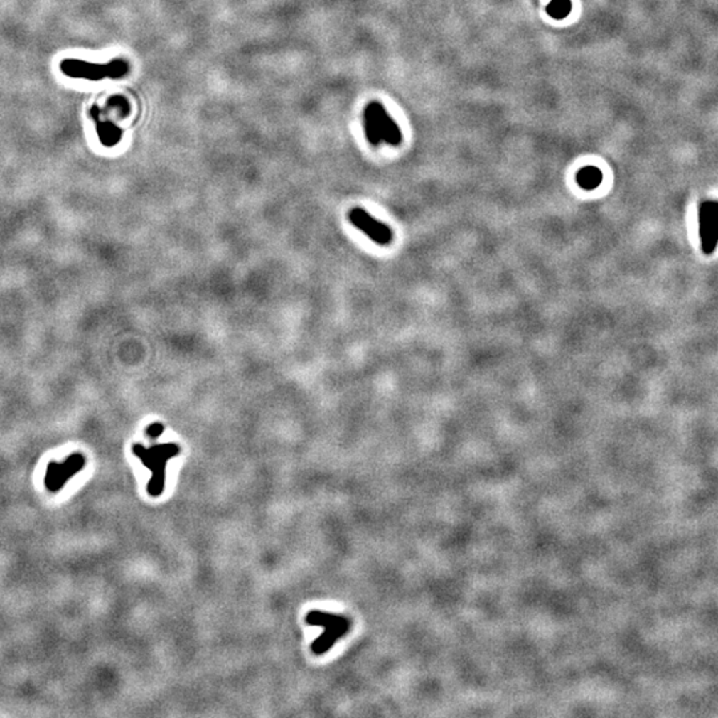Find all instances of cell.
<instances>
[{
    "label": "cell",
    "mask_w": 718,
    "mask_h": 718,
    "mask_svg": "<svg viewBox=\"0 0 718 718\" xmlns=\"http://www.w3.org/2000/svg\"><path fill=\"white\" fill-rule=\"evenodd\" d=\"M132 451L134 456L140 458L144 466L152 472V478L148 483V493L154 498L160 496L164 491L166 463L180 454V447L176 443L154 444L149 449L141 444H134Z\"/></svg>",
    "instance_id": "cell-1"
},
{
    "label": "cell",
    "mask_w": 718,
    "mask_h": 718,
    "mask_svg": "<svg viewBox=\"0 0 718 718\" xmlns=\"http://www.w3.org/2000/svg\"><path fill=\"white\" fill-rule=\"evenodd\" d=\"M63 75L71 79L102 82L104 79H122L128 75L129 64L123 59H113L107 64L85 62L80 59H64L60 63Z\"/></svg>",
    "instance_id": "cell-2"
},
{
    "label": "cell",
    "mask_w": 718,
    "mask_h": 718,
    "mask_svg": "<svg viewBox=\"0 0 718 718\" xmlns=\"http://www.w3.org/2000/svg\"><path fill=\"white\" fill-rule=\"evenodd\" d=\"M363 119L366 137L371 145L378 146L382 141L394 146L400 145L402 141L400 127L391 119L382 104L378 102L368 104L363 112Z\"/></svg>",
    "instance_id": "cell-3"
},
{
    "label": "cell",
    "mask_w": 718,
    "mask_h": 718,
    "mask_svg": "<svg viewBox=\"0 0 718 718\" xmlns=\"http://www.w3.org/2000/svg\"><path fill=\"white\" fill-rule=\"evenodd\" d=\"M309 626H323V635L316 638L311 644V650L316 655H323L331 649L336 641L345 636L350 629V620L343 616L333 615L325 611H311L306 616Z\"/></svg>",
    "instance_id": "cell-4"
},
{
    "label": "cell",
    "mask_w": 718,
    "mask_h": 718,
    "mask_svg": "<svg viewBox=\"0 0 718 718\" xmlns=\"http://www.w3.org/2000/svg\"><path fill=\"white\" fill-rule=\"evenodd\" d=\"M84 466H85V456L80 452L72 454L64 462L50 463L44 478V484L47 490L51 493L60 491L72 476L82 471Z\"/></svg>",
    "instance_id": "cell-5"
},
{
    "label": "cell",
    "mask_w": 718,
    "mask_h": 718,
    "mask_svg": "<svg viewBox=\"0 0 718 718\" xmlns=\"http://www.w3.org/2000/svg\"><path fill=\"white\" fill-rule=\"evenodd\" d=\"M349 220L353 225L358 227L360 232H363L375 244L382 247L391 244L392 232L390 227L369 215L365 209L359 206L353 208L349 212Z\"/></svg>",
    "instance_id": "cell-6"
},
{
    "label": "cell",
    "mask_w": 718,
    "mask_h": 718,
    "mask_svg": "<svg viewBox=\"0 0 718 718\" xmlns=\"http://www.w3.org/2000/svg\"><path fill=\"white\" fill-rule=\"evenodd\" d=\"M91 116H92L93 122H95V127H96V132H97V136H99V140H100V143L103 144L104 146L112 148L114 145L120 143V140L123 137V131L116 124L112 123L111 120L103 119L102 117V112H100V109H99L97 105H95L92 109H91Z\"/></svg>",
    "instance_id": "cell-7"
},
{
    "label": "cell",
    "mask_w": 718,
    "mask_h": 718,
    "mask_svg": "<svg viewBox=\"0 0 718 718\" xmlns=\"http://www.w3.org/2000/svg\"><path fill=\"white\" fill-rule=\"evenodd\" d=\"M576 181L585 191H594L603 181V173L596 166H585L576 175Z\"/></svg>",
    "instance_id": "cell-8"
},
{
    "label": "cell",
    "mask_w": 718,
    "mask_h": 718,
    "mask_svg": "<svg viewBox=\"0 0 718 718\" xmlns=\"http://www.w3.org/2000/svg\"><path fill=\"white\" fill-rule=\"evenodd\" d=\"M571 10H572L571 0H551L547 7V12L550 14V16L559 21L567 18Z\"/></svg>",
    "instance_id": "cell-9"
},
{
    "label": "cell",
    "mask_w": 718,
    "mask_h": 718,
    "mask_svg": "<svg viewBox=\"0 0 718 718\" xmlns=\"http://www.w3.org/2000/svg\"><path fill=\"white\" fill-rule=\"evenodd\" d=\"M164 432V426L161 423H152L151 426L146 427V435L152 439H157L159 436H161Z\"/></svg>",
    "instance_id": "cell-10"
}]
</instances>
